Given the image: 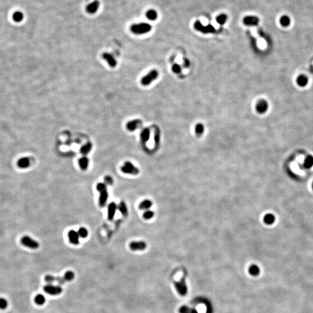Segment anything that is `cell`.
<instances>
[{
  "mask_svg": "<svg viewBox=\"0 0 313 313\" xmlns=\"http://www.w3.org/2000/svg\"><path fill=\"white\" fill-rule=\"evenodd\" d=\"M118 209L121 214L124 216H126L128 214V210L126 204L124 201H121L118 206Z\"/></svg>",
  "mask_w": 313,
  "mask_h": 313,
  "instance_id": "cell-22",
  "label": "cell"
},
{
  "mask_svg": "<svg viewBox=\"0 0 313 313\" xmlns=\"http://www.w3.org/2000/svg\"><path fill=\"white\" fill-rule=\"evenodd\" d=\"M117 208V206L114 202H112L108 205L107 209V217L109 220H112L114 219Z\"/></svg>",
  "mask_w": 313,
  "mask_h": 313,
  "instance_id": "cell-13",
  "label": "cell"
},
{
  "mask_svg": "<svg viewBox=\"0 0 313 313\" xmlns=\"http://www.w3.org/2000/svg\"><path fill=\"white\" fill-rule=\"evenodd\" d=\"M158 77V72L156 70H152L148 74L144 75L141 80V84L144 86L150 84Z\"/></svg>",
  "mask_w": 313,
  "mask_h": 313,
  "instance_id": "cell-4",
  "label": "cell"
},
{
  "mask_svg": "<svg viewBox=\"0 0 313 313\" xmlns=\"http://www.w3.org/2000/svg\"><path fill=\"white\" fill-rule=\"evenodd\" d=\"M153 205V202L150 199H144L141 201L139 205V208L141 210H148Z\"/></svg>",
  "mask_w": 313,
  "mask_h": 313,
  "instance_id": "cell-20",
  "label": "cell"
},
{
  "mask_svg": "<svg viewBox=\"0 0 313 313\" xmlns=\"http://www.w3.org/2000/svg\"><path fill=\"white\" fill-rule=\"evenodd\" d=\"M8 307V302L4 298H0V309L4 310Z\"/></svg>",
  "mask_w": 313,
  "mask_h": 313,
  "instance_id": "cell-38",
  "label": "cell"
},
{
  "mask_svg": "<svg viewBox=\"0 0 313 313\" xmlns=\"http://www.w3.org/2000/svg\"><path fill=\"white\" fill-rule=\"evenodd\" d=\"M280 23L283 27H288L290 25V19L288 15H283L281 17Z\"/></svg>",
  "mask_w": 313,
  "mask_h": 313,
  "instance_id": "cell-26",
  "label": "cell"
},
{
  "mask_svg": "<svg viewBox=\"0 0 313 313\" xmlns=\"http://www.w3.org/2000/svg\"><path fill=\"white\" fill-rule=\"evenodd\" d=\"M268 107L269 105L267 101L263 99H261L257 103L256 105V110L259 113L263 114L267 111Z\"/></svg>",
  "mask_w": 313,
  "mask_h": 313,
  "instance_id": "cell-10",
  "label": "cell"
},
{
  "mask_svg": "<svg viewBox=\"0 0 313 313\" xmlns=\"http://www.w3.org/2000/svg\"><path fill=\"white\" fill-rule=\"evenodd\" d=\"M313 166V156H308L305 158L304 163V166L307 169L311 168Z\"/></svg>",
  "mask_w": 313,
  "mask_h": 313,
  "instance_id": "cell-30",
  "label": "cell"
},
{
  "mask_svg": "<svg viewBox=\"0 0 313 313\" xmlns=\"http://www.w3.org/2000/svg\"><path fill=\"white\" fill-rule=\"evenodd\" d=\"M150 131L148 128L143 129L140 133V136L141 141L143 143H146L150 139Z\"/></svg>",
  "mask_w": 313,
  "mask_h": 313,
  "instance_id": "cell-18",
  "label": "cell"
},
{
  "mask_svg": "<svg viewBox=\"0 0 313 313\" xmlns=\"http://www.w3.org/2000/svg\"><path fill=\"white\" fill-rule=\"evenodd\" d=\"M12 17H13L14 20L15 22L19 23V22H21L23 20V19L24 18V15L21 11H16L13 14Z\"/></svg>",
  "mask_w": 313,
  "mask_h": 313,
  "instance_id": "cell-27",
  "label": "cell"
},
{
  "mask_svg": "<svg viewBox=\"0 0 313 313\" xmlns=\"http://www.w3.org/2000/svg\"><path fill=\"white\" fill-rule=\"evenodd\" d=\"M312 187H313V184H312Z\"/></svg>",
  "mask_w": 313,
  "mask_h": 313,
  "instance_id": "cell-43",
  "label": "cell"
},
{
  "mask_svg": "<svg viewBox=\"0 0 313 313\" xmlns=\"http://www.w3.org/2000/svg\"><path fill=\"white\" fill-rule=\"evenodd\" d=\"M34 301L37 305H41L45 303L46 299H45V297L44 296V295H42V294H38L35 297Z\"/></svg>",
  "mask_w": 313,
  "mask_h": 313,
  "instance_id": "cell-29",
  "label": "cell"
},
{
  "mask_svg": "<svg viewBox=\"0 0 313 313\" xmlns=\"http://www.w3.org/2000/svg\"><path fill=\"white\" fill-rule=\"evenodd\" d=\"M297 83L300 87H305L308 84V78L304 75H301L297 78Z\"/></svg>",
  "mask_w": 313,
  "mask_h": 313,
  "instance_id": "cell-24",
  "label": "cell"
},
{
  "mask_svg": "<svg viewBox=\"0 0 313 313\" xmlns=\"http://www.w3.org/2000/svg\"><path fill=\"white\" fill-rule=\"evenodd\" d=\"M141 124V121L139 120H133L127 123L126 125V129L129 131H134Z\"/></svg>",
  "mask_w": 313,
  "mask_h": 313,
  "instance_id": "cell-17",
  "label": "cell"
},
{
  "mask_svg": "<svg viewBox=\"0 0 313 313\" xmlns=\"http://www.w3.org/2000/svg\"><path fill=\"white\" fill-rule=\"evenodd\" d=\"M175 287L178 292L181 296H185L187 294V287L184 278H182L181 280L175 282Z\"/></svg>",
  "mask_w": 313,
  "mask_h": 313,
  "instance_id": "cell-8",
  "label": "cell"
},
{
  "mask_svg": "<svg viewBox=\"0 0 313 313\" xmlns=\"http://www.w3.org/2000/svg\"><path fill=\"white\" fill-rule=\"evenodd\" d=\"M146 16L147 18L150 20H155L157 18L158 14L155 10L150 9L146 12Z\"/></svg>",
  "mask_w": 313,
  "mask_h": 313,
  "instance_id": "cell-28",
  "label": "cell"
},
{
  "mask_svg": "<svg viewBox=\"0 0 313 313\" xmlns=\"http://www.w3.org/2000/svg\"><path fill=\"white\" fill-rule=\"evenodd\" d=\"M227 19V17L226 15L221 14L216 17V21L220 25H224L226 23Z\"/></svg>",
  "mask_w": 313,
  "mask_h": 313,
  "instance_id": "cell-34",
  "label": "cell"
},
{
  "mask_svg": "<svg viewBox=\"0 0 313 313\" xmlns=\"http://www.w3.org/2000/svg\"><path fill=\"white\" fill-rule=\"evenodd\" d=\"M45 280L49 284H51L52 283L56 281V277H55L52 275H47L45 277Z\"/></svg>",
  "mask_w": 313,
  "mask_h": 313,
  "instance_id": "cell-37",
  "label": "cell"
},
{
  "mask_svg": "<svg viewBox=\"0 0 313 313\" xmlns=\"http://www.w3.org/2000/svg\"><path fill=\"white\" fill-rule=\"evenodd\" d=\"M68 237L69 241L71 244L73 245H78L80 241H79V234L78 232L76 231L71 230L68 231Z\"/></svg>",
  "mask_w": 313,
  "mask_h": 313,
  "instance_id": "cell-12",
  "label": "cell"
},
{
  "mask_svg": "<svg viewBox=\"0 0 313 313\" xmlns=\"http://www.w3.org/2000/svg\"><path fill=\"white\" fill-rule=\"evenodd\" d=\"M154 215V213L153 211L147 210L144 212L143 217L146 220H149V219H151V218H153Z\"/></svg>",
  "mask_w": 313,
  "mask_h": 313,
  "instance_id": "cell-36",
  "label": "cell"
},
{
  "mask_svg": "<svg viewBox=\"0 0 313 313\" xmlns=\"http://www.w3.org/2000/svg\"><path fill=\"white\" fill-rule=\"evenodd\" d=\"M204 132V126L202 124H198L196 125L195 127V132L196 134L198 136H201Z\"/></svg>",
  "mask_w": 313,
  "mask_h": 313,
  "instance_id": "cell-32",
  "label": "cell"
},
{
  "mask_svg": "<svg viewBox=\"0 0 313 313\" xmlns=\"http://www.w3.org/2000/svg\"><path fill=\"white\" fill-rule=\"evenodd\" d=\"M75 277L74 272L72 271H68L66 272L63 276V278L65 281H71L73 280Z\"/></svg>",
  "mask_w": 313,
  "mask_h": 313,
  "instance_id": "cell-33",
  "label": "cell"
},
{
  "mask_svg": "<svg viewBox=\"0 0 313 313\" xmlns=\"http://www.w3.org/2000/svg\"><path fill=\"white\" fill-rule=\"evenodd\" d=\"M244 23L249 26H255L259 24V19L255 16H247L243 19Z\"/></svg>",
  "mask_w": 313,
  "mask_h": 313,
  "instance_id": "cell-11",
  "label": "cell"
},
{
  "mask_svg": "<svg viewBox=\"0 0 313 313\" xmlns=\"http://www.w3.org/2000/svg\"><path fill=\"white\" fill-rule=\"evenodd\" d=\"M21 244L24 245L25 247L32 249H36L39 247V244L37 241L33 239L32 238L30 237L29 236H24L23 237L21 240H20Z\"/></svg>",
  "mask_w": 313,
  "mask_h": 313,
  "instance_id": "cell-6",
  "label": "cell"
},
{
  "mask_svg": "<svg viewBox=\"0 0 313 313\" xmlns=\"http://www.w3.org/2000/svg\"><path fill=\"white\" fill-rule=\"evenodd\" d=\"M151 29V26L147 23H139L132 25L131 27V31L135 34L140 35L150 32Z\"/></svg>",
  "mask_w": 313,
  "mask_h": 313,
  "instance_id": "cell-2",
  "label": "cell"
},
{
  "mask_svg": "<svg viewBox=\"0 0 313 313\" xmlns=\"http://www.w3.org/2000/svg\"><path fill=\"white\" fill-rule=\"evenodd\" d=\"M44 290L50 295H59L62 293L63 289L59 285H53L52 284H48L44 287Z\"/></svg>",
  "mask_w": 313,
  "mask_h": 313,
  "instance_id": "cell-7",
  "label": "cell"
},
{
  "mask_svg": "<svg viewBox=\"0 0 313 313\" xmlns=\"http://www.w3.org/2000/svg\"><path fill=\"white\" fill-rule=\"evenodd\" d=\"M78 233L79 234V236L83 239L87 237L88 236V231L87 230V229H85V227L80 228V229L78 231Z\"/></svg>",
  "mask_w": 313,
  "mask_h": 313,
  "instance_id": "cell-35",
  "label": "cell"
},
{
  "mask_svg": "<svg viewBox=\"0 0 313 313\" xmlns=\"http://www.w3.org/2000/svg\"><path fill=\"white\" fill-rule=\"evenodd\" d=\"M194 28L197 31L204 34L214 33L216 32V29L212 25H208L204 26L198 20L196 22V23H194Z\"/></svg>",
  "mask_w": 313,
  "mask_h": 313,
  "instance_id": "cell-5",
  "label": "cell"
},
{
  "mask_svg": "<svg viewBox=\"0 0 313 313\" xmlns=\"http://www.w3.org/2000/svg\"><path fill=\"white\" fill-rule=\"evenodd\" d=\"M104 181H105V183L106 184V185H109V186H111L114 183V181H113V179L111 176H106L105 178H104Z\"/></svg>",
  "mask_w": 313,
  "mask_h": 313,
  "instance_id": "cell-39",
  "label": "cell"
},
{
  "mask_svg": "<svg viewBox=\"0 0 313 313\" xmlns=\"http://www.w3.org/2000/svg\"><path fill=\"white\" fill-rule=\"evenodd\" d=\"M99 6H100V2H99V1L95 0V1H93L92 2L90 3L89 5H88L86 9H87V12H88L89 14H93L97 12V11L99 9Z\"/></svg>",
  "mask_w": 313,
  "mask_h": 313,
  "instance_id": "cell-15",
  "label": "cell"
},
{
  "mask_svg": "<svg viewBox=\"0 0 313 313\" xmlns=\"http://www.w3.org/2000/svg\"><path fill=\"white\" fill-rule=\"evenodd\" d=\"M78 164L80 168L83 171H85L87 169L89 166V159L87 156H82L79 159Z\"/></svg>",
  "mask_w": 313,
  "mask_h": 313,
  "instance_id": "cell-19",
  "label": "cell"
},
{
  "mask_svg": "<svg viewBox=\"0 0 313 313\" xmlns=\"http://www.w3.org/2000/svg\"><path fill=\"white\" fill-rule=\"evenodd\" d=\"M172 69L173 73H176V74H179V73H180L181 72V66H179V65H178V64H175L172 66Z\"/></svg>",
  "mask_w": 313,
  "mask_h": 313,
  "instance_id": "cell-40",
  "label": "cell"
},
{
  "mask_svg": "<svg viewBox=\"0 0 313 313\" xmlns=\"http://www.w3.org/2000/svg\"><path fill=\"white\" fill-rule=\"evenodd\" d=\"M102 57L107 61L108 65L111 66V67H115V66H117V60L111 53L107 52L103 53L102 55Z\"/></svg>",
  "mask_w": 313,
  "mask_h": 313,
  "instance_id": "cell-14",
  "label": "cell"
},
{
  "mask_svg": "<svg viewBox=\"0 0 313 313\" xmlns=\"http://www.w3.org/2000/svg\"><path fill=\"white\" fill-rule=\"evenodd\" d=\"M121 170L123 173L133 175H136L139 173V169L129 161L125 162L122 166Z\"/></svg>",
  "mask_w": 313,
  "mask_h": 313,
  "instance_id": "cell-3",
  "label": "cell"
},
{
  "mask_svg": "<svg viewBox=\"0 0 313 313\" xmlns=\"http://www.w3.org/2000/svg\"><path fill=\"white\" fill-rule=\"evenodd\" d=\"M179 313H198V311L194 309L190 308L187 306H182L179 309Z\"/></svg>",
  "mask_w": 313,
  "mask_h": 313,
  "instance_id": "cell-31",
  "label": "cell"
},
{
  "mask_svg": "<svg viewBox=\"0 0 313 313\" xmlns=\"http://www.w3.org/2000/svg\"><path fill=\"white\" fill-rule=\"evenodd\" d=\"M96 189L99 193V206L103 208L106 206L108 198L107 185L104 183H99L96 186Z\"/></svg>",
  "mask_w": 313,
  "mask_h": 313,
  "instance_id": "cell-1",
  "label": "cell"
},
{
  "mask_svg": "<svg viewBox=\"0 0 313 313\" xmlns=\"http://www.w3.org/2000/svg\"><path fill=\"white\" fill-rule=\"evenodd\" d=\"M154 140H155V144H158V143H159V140H160V133H159V132H156V133H155Z\"/></svg>",
  "mask_w": 313,
  "mask_h": 313,
  "instance_id": "cell-42",
  "label": "cell"
},
{
  "mask_svg": "<svg viewBox=\"0 0 313 313\" xmlns=\"http://www.w3.org/2000/svg\"><path fill=\"white\" fill-rule=\"evenodd\" d=\"M249 272L253 276H257L260 273V269L257 265L252 264L249 268Z\"/></svg>",
  "mask_w": 313,
  "mask_h": 313,
  "instance_id": "cell-25",
  "label": "cell"
},
{
  "mask_svg": "<svg viewBox=\"0 0 313 313\" xmlns=\"http://www.w3.org/2000/svg\"><path fill=\"white\" fill-rule=\"evenodd\" d=\"M56 282H58L59 285H63L66 281L64 280L63 277H56Z\"/></svg>",
  "mask_w": 313,
  "mask_h": 313,
  "instance_id": "cell-41",
  "label": "cell"
},
{
  "mask_svg": "<svg viewBox=\"0 0 313 313\" xmlns=\"http://www.w3.org/2000/svg\"><path fill=\"white\" fill-rule=\"evenodd\" d=\"M92 148V144L91 142H88L80 148V153L83 154L84 156H85L91 151Z\"/></svg>",
  "mask_w": 313,
  "mask_h": 313,
  "instance_id": "cell-21",
  "label": "cell"
},
{
  "mask_svg": "<svg viewBox=\"0 0 313 313\" xmlns=\"http://www.w3.org/2000/svg\"><path fill=\"white\" fill-rule=\"evenodd\" d=\"M263 220L264 222L266 224H267L268 225H270L274 223L275 220V217L274 214H268L264 216Z\"/></svg>",
  "mask_w": 313,
  "mask_h": 313,
  "instance_id": "cell-23",
  "label": "cell"
},
{
  "mask_svg": "<svg viewBox=\"0 0 313 313\" xmlns=\"http://www.w3.org/2000/svg\"><path fill=\"white\" fill-rule=\"evenodd\" d=\"M129 248L134 251H143L147 248V244L143 241H132L129 244Z\"/></svg>",
  "mask_w": 313,
  "mask_h": 313,
  "instance_id": "cell-9",
  "label": "cell"
},
{
  "mask_svg": "<svg viewBox=\"0 0 313 313\" xmlns=\"http://www.w3.org/2000/svg\"><path fill=\"white\" fill-rule=\"evenodd\" d=\"M31 164L30 159L29 157H23L20 158L17 163V165L20 169H26L29 168Z\"/></svg>",
  "mask_w": 313,
  "mask_h": 313,
  "instance_id": "cell-16",
  "label": "cell"
}]
</instances>
